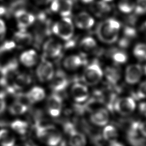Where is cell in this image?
I'll return each instance as SVG.
<instances>
[{
    "label": "cell",
    "instance_id": "44",
    "mask_svg": "<svg viewBox=\"0 0 146 146\" xmlns=\"http://www.w3.org/2000/svg\"><path fill=\"white\" fill-rule=\"evenodd\" d=\"M141 30L146 34V21L141 25Z\"/></svg>",
    "mask_w": 146,
    "mask_h": 146
},
{
    "label": "cell",
    "instance_id": "18",
    "mask_svg": "<svg viewBox=\"0 0 146 146\" xmlns=\"http://www.w3.org/2000/svg\"><path fill=\"white\" fill-rule=\"evenodd\" d=\"M15 137L9 129L2 128L0 129V145L1 146H14Z\"/></svg>",
    "mask_w": 146,
    "mask_h": 146
},
{
    "label": "cell",
    "instance_id": "35",
    "mask_svg": "<svg viewBox=\"0 0 146 146\" xmlns=\"http://www.w3.org/2000/svg\"><path fill=\"white\" fill-rule=\"evenodd\" d=\"M133 95L137 99L146 98V80L140 84L136 93Z\"/></svg>",
    "mask_w": 146,
    "mask_h": 146
},
{
    "label": "cell",
    "instance_id": "43",
    "mask_svg": "<svg viewBox=\"0 0 146 146\" xmlns=\"http://www.w3.org/2000/svg\"><path fill=\"white\" fill-rule=\"evenodd\" d=\"M6 13V9L3 6H0V15H3Z\"/></svg>",
    "mask_w": 146,
    "mask_h": 146
},
{
    "label": "cell",
    "instance_id": "41",
    "mask_svg": "<svg viewBox=\"0 0 146 146\" xmlns=\"http://www.w3.org/2000/svg\"><path fill=\"white\" fill-rule=\"evenodd\" d=\"M35 2L39 5H47L52 0H34Z\"/></svg>",
    "mask_w": 146,
    "mask_h": 146
},
{
    "label": "cell",
    "instance_id": "39",
    "mask_svg": "<svg viewBox=\"0 0 146 146\" xmlns=\"http://www.w3.org/2000/svg\"><path fill=\"white\" fill-rule=\"evenodd\" d=\"M139 131L143 136L146 137V121L140 123Z\"/></svg>",
    "mask_w": 146,
    "mask_h": 146
},
{
    "label": "cell",
    "instance_id": "17",
    "mask_svg": "<svg viewBox=\"0 0 146 146\" xmlns=\"http://www.w3.org/2000/svg\"><path fill=\"white\" fill-rule=\"evenodd\" d=\"M21 63L26 67L34 66L38 61L36 52L33 50H29L23 52L20 56Z\"/></svg>",
    "mask_w": 146,
    "mask_h": 146
},
{
    "label": "cell",
    "instance_id": "22",
    "mask_svg": "<svg viewBox=\"0 0 146 146\" xmlns=\"http://www.w3.org/2000/svg\"><path fill=\"white\" fill-rule=\"evenodd\" d=\"M31 103L39 102L45 97L44 90L40 87H34L32 88L26 94Z\"/></svg>",
    "mask_w": 146,
    "mask_h": 146
},
{
    "label": "cell",
    "instance_id": "27",
    "mask_svg": "<svg viewBox=\"0 0 146 146\" xmlns=\"http://www.w3.org/2000/svg\"><path fill=\"white\" fill-rule=\"evenodd\" d=\"M11 129L19 135H25L28 129L27 122L21 120H16L11 123Z\"/></svg>",
    "mask_w": 146,
    "mask_h": 146
},
{
    "label": "cell",
    "instance_id": "36",
    "mask_svg": "<svg viewBox=\"0 0 146 146\" xmlns=\"http://www.w3.org/2000/svg\"><path fill=\"white\" fill-rule=\"evenodd\" d=\"M131 42V40L130 39L124 36V37H123L120 40L119 42V44L121 48H127L129 46Z\"/></svg>",
    "mask_w": 146,
    "mask_h": 146
},
{
    "label": "cell",
    "instance_id": "23",
    "mask_svg": "<svg viewBox=\"0 0 146 146\" xmlns=\"http://www.w3.org/2000/svg\"><path fill=\"white\" fill-rule=\"evenodd\" d=\"M14 39L16 43L21 46H27L30 44L33 40L31 35L25 30H20L17 32L14 35Z\"/></svg>",
    "mask_w": 146,
    "mask_h": 146
},
{
    "label": "cell",
    "instance_id": "14",
    "mask_svg": "<svg viewBox=\"0 0 146 146\" xmlns=\"http://www.w3.org/2000/svg\"><path fill=\"white\" fill-rule=\"evenodd\" d=\"M90 120L96 126L106 125L109 120V113L105 108H99L94 111L90 115Z\"/></svg>",
    "mask_w": 146,
    "mask_h": 146
},
{
    "label": "cell",
    "instance_id": "6",
    "mask_svg": "<svg viewBox=\"0 0 146 146\" xmlns=\"http://www.w3.org/2000/svg\"><path fill=\"white\" fill-rule=\"evenodd\" d=\"M103 75V72L100 66L97 63H92L85 68L82 79L86 84L92 86L100 82Z\"/></svg>",
    "mask_w": 146,
    "mask_h": 146
},
{
    "label": "cell",
    "instance_id": "13",
    "mask_svg": "<svg viewBox=\"0 0 146 146\" xmlns=\"http://www.w3.org/2000/svg\"><path fill=\"white\" fill-rule=\"evenodd\" d=\"M68 85V80L65 74L60 71L54 74L51 79L50 87L52 90L60 92L64 90Z\"/></svg>",
    "mask_w": 146,
    "mask_h": 146
},
{
    "label": "cell",
    "instance_id": "12",
    "mask_svg": "<svg viewBox=\"0 0 146 146\" xmlns=\"http://www.w3.org/2000/svg\"><path fill=\"white\" fill-rule=\"evenodd\" d=\"M61 44L54 39L47 40L44 44L43 50L44 55L49 58H56L62 51Z\"/></svg>",
    "mask_w": 146,
    "mask_h": 146
},
{
    "label": "cell",
    "instance_id": "10",
    "mask_svg": "<svg viewBox=\"0 0 146 146\" xmlns=\"http://www.w3.org/2000/svg\"><path fill=\"white\" fill-rule=\"evenodd\" d=\"M142 74L143 69L140 65L137 64H131L125 70V79L128 84H133L139 81Z\"/></svg>",
    "mask_w": 146,
    "mask_h": 146
},
{
    "label": "cell",
    "instance_id": "33",
    "mask_svg": "<svg viewBox=\"0 0 146 146\" xmlns=\"http://www.w3.org/2000/svg\"><path fill=\"white\" fill-rule=\"evenodd\" d=\"M135 13L137 15H141L146 13V0H137L135 3L134 9Z\"/></svg>",
    "mask_w": 146,
    "mask_h": 146
},
{
    "label": "cell",
    "instance_id": "45",
    "mask_svg": "<svg viewBox=\"0 0 146 146\" xmlns=\"http://www.w3.org/2000/svg\"><path fill=\"white\" fill-rule=\"evenodd\" d=\"M82 2L84 3H89L90 2H92L94 0H80Z\"/></svg>",
    "mask_w": 146,
    "mask_h": 146
},
{
    "label": "cell",
    "instance_id": "11",
    "mask_svg": "<svg viewBox=\"0 0 146 146\" xmlns=\"http://www.w3.org/2000/svg\"><path fill=\"white\" fill-rule=\"evenodd\" d=\"M15 17L20 30H25L35 21V17L32 14L22 9L18 10L15 13Z\"/></svg>",
    "mask_w": 146,
    "mask_h": 146
},
{
    "label": "cell",
    "instance_id": "31",
    "mask_svg": "<svg viewBox=\"0 0 146 146\" xmlns=\"http://www.w3.org/2000/svg\"><path fill=\"white\" fill-rule=\"evenodd\" d=\"M80 47L84 51H91L95 48L96 46L95 40L92 37L88 36L83 38L80 43Z\"/></svg>",
    "mask_w": 146,
    "mask_h": 146
},
{
    "label": "cell",
    "instance_id": "2",
    "mask_svg": "<svg viewBox=\"0 0 146 146\" xmlns=\"http://www.w3.org/2000/svg\"><path fill=\"white\" fill-rule=\"evenodd\" d=\"M35 132L38 138L48 146H57L62 142V133L53 125H36Z\"/></svg>",
    "mask_w": 146,
    "mask_h": 146
},
{
    "label": "cell",
    "instance_id": "25",
    "mask_svg": "<svg viewBox=\"0 0 146 146\" xmlns=\"http://www.w3.org/2000/svg\"><path fill=\"white\" fill-rule=\"evenodd\" d=\"M92 9L96 14L102 15L110 12L111 7L105 1H98L93 4Z\"/></svg>",
    "mask_w": 146,
    "mask_h": 146
},
{
    "label": "cell",
    "instance_id": "9",
    "mask_svg": "<svg viewBox=\"0 0 146 146\" xmlns=\"http://www.w3.org/2000/svg\"><path fill=\"white\" fill-rule=\"evenodd\" d=\"M47 111L52 117H58L60 115L62 108V100L61 98L56 94L50 95L47 102Z\"/></svg>",
    "mask_w": 146,
    "mask_h": 146
},
{
    "label": "cell",
    "instance_id": "5",
    "mask_svg": "<svg viewBox=\"0 0 146 146\" xmlns=\"http://www.w3.org/2000/svg\"><path fill=\"white\" fill-rule=\"evenodd\" d=\"M63 128L65 133L68 136L70 146H86L87 140L84 134L77 130L72 123H66Z\"/></svg>",
    "mask_w": 146,
    "mask_h": 146
},
{
    "label": "cell",
    "instance_id": "4",
    "mask_svg": "<svg viewBox=\"0 0 146 146\" xmlns=\"http://www.w3.org/2000/svg\"><path fill=\"white\" fill-rule=\"evenodd\" d=\"M52 30L56 35L63 40H67L72 37L74 27L70 18L63 17L53 25Z\"/></svg>",
    "mask_w": 146,
    "mask_h": 146
},
{
    "label": "cell",
    "instance_id": "42",
    "mask_svg": "<svg viewBox=\"0 0 146 146\" xmlns=\"http://www.w3.org/2000/svg\"><path fill=\"white\" fill-rule=\"evenodd\" d=\"M110 146H124V145L122 144L115 140H113L112 141H110Z\"/></svg>",
    "mask_w": 146,
    "mask_h": 146
},
{
    "label": "cell",
    "instance_id": "24",
    "mask_svg": "<svg viewBox=\"0 0 146 146\" xmlns=\"http://www.w3.org/2000/svg\"><path fill=\"white\" fill-rule=\"evenodd\" d=\"M31 82V79L28 75L18 74L15 78L13 83V91L17 89H20L25 87L28 85Z\"/></svg>",
    "mask_w": 146,
    "mask_h": 146
},
{
    "label": "cell",
    "instance_id": "34",
    "mask_svg": "<svg viewBox=\"0 0 146 146\" xmlns=\"http://www.w3.org/2000/svg\"><path fill=\"white\" fill-rule=\"evenodd\" d=\"M124 36L130 39L131 40L134 39L137 35L136 29L132 25H127L124 29Z\"/></svg>",
    "mask_w": 146,
    "mask_h": 146
},
{
    "label": "cell",
    "instance_id": "29",
    "mask_svg": "<svg viewBox=\"0 0 146 146\" xmlns=\"http://www.w3.org/2000/svg\"><path fill=\"white\" fill-rule=\"evenodd\" d=\"M135 3L133 0H120L118 3V8L124 13H129L135 9Z\"/></svg>",
    "mask_w": 146,
    "mask_h": 146
},
{
    "label": "cell",
    "instance_id": "7",
    "mask_svg": "<svg viewBox=\"0 0 146 146\" xmlns=\"http://www.w3.org/2000/svg\"><path fill=\"white\" fill-rule=\"evenodd\" d=\"M135 107V102L131 97L119 98L115 100L113 105V110L122 115L131 114Z\"/></svg>",
    "mask_w": 146,
    "mask_h": 146
},
{
    "label": "cell",
    "instance_id": "46",
    "mask_svg": "<svg viewBox=\"0 0 146 146\" xmlns=\"http://www.w3.org/2000/svg\"><path fill=\"white\" fill-rule=\"evenodd\" d=\"M14 146H31L28 143H21V144H19L17 145H14Z\"/></svg>",
    "mask_w": 146,
    "mask_h": 146
},
{
    "label": "cell",
    "instance_id": "47",
    "mask_svg": "<svg viewBox=\"0 0 146 146\" xmlns=\"http://www.w3.org/2000/svg\"><path fill=\"white\" fill-rule=\"evenodd\" d=\"M143 71H144V73L145 75H146V64H145L143 67Z\"/></svg>",
    "mask_w": 146,
    "mask_h": 146
},
{
    "label": "cell",
    "instance_id": "26",
    "mask_svg": "<svg viewBox=\"0 0 146 146\" xmlns=\"http://www.w3.org/2000/svg\"><path fill=\"white\" fill-rule=\"evenodd\" d=\"M102 136L106 140L112 141L117 136V131L116 128L112 125H107L103 128Z\"/></svg>",
    "mask_w": 146,
    "mask_h": 146
},
{
    "label": "cell",
    "instance_id": "48",
    "mask_svg": "<svg viewBox=\"0 0 146 146\" xmlns=\"http://www.w3.org/2000/svg\"><path fill=\"white\" fill-rule=\"evenodd\" d=\"M113 1V0H103V1H105V2H111V1Z\"/></svg>",
    "mask_w": 146,
    "mask_h": 146
},
{
    "label": "cell",
    "instance_id": "20",
    "mask_svg": "<svg viewBox=\"0 0 146 146\" xmlns=\"http://www.w3.org/2000/svg\"><path fill=\"white\" fill-rule=\"evenodd\" d=\"M105 75L110 83L115 84L120 78V69L117 66L108 67L105 70Z\"/></svg>",
    "mask_w": 146,
    "mask_h": 146
},
{
    "label": "cell",
    "instance_id": "30",
    "mask_svg": "<svg viewBox=\"0 0 146 146\" xmlns=\"http://www.w3.org/2000/svg\"><path fill=\"white\" fill-rule=\"evenodd\" d=\"M134 55L141 61L146 60V44L139 43L133 49Z\"/></svg>",
    "mask_w": 146,
    "mask_h": 146
},
{
    "label": "cell",
    "instance_id": "32",
    "mask_svg": "<svg viewBox=\"0 0 146 146\" xmlns=\"http://www.w3.org/2000/svg\"><path fill=\"white\" fill-rule=\"evenodd\" d=\"M112 58L117 63H124L127 60L128 56L124 51L117 50L112 53Z\"/></svg>",
    "mask_w": 146,
    "mask_h": 146
},
{
    "label": "cell",
    "instance_id": "28",
    "mask_svg": "<svg viewBox=\"0 0 146 146\" xmlns=\"http://www.w3.org/2000/svg\"><path fill=\"white\" fill-rule=\"evenodd\" d=\"M27 108L26 105L17 100L10 106L9 110L12 115H19L25 113L27 110Z\"/></svg>",
    "mask_w": 146,
    "mask_h": 146
},
{
    "label": "cell",
    "instance_id": "3",
    "mask_svg": "<svg viewBox=\"0 0 146 146\" xmlns=\"http://www.w3.org/2000/svg\"><path fill=\"white\" fill-rule=\"evenodd\" d=\"M0 84L5 86L10 91H13V86L15 77L18 75V64L15 61L6 64L1 69Z\"/></svg>",
    "mask_w": 146,
    "mask_h": 146
},
{
    "label": "cell",
    "instance_id": "8",
    "mask_svg": "<svg viewBox=\"0 0 146 146\" xmlns=\"http://www.w3.org/2000/svg\"><path fill=\"white\" fill-rule=\"evenodd\" d=\"M36 76L42 82L51 80L54 76V67L52 63L45 59L42 60L37 67Z\"/></svg>",
    "mask_w": 146,
    "mask_h": 146
},
{
    "label": "cell",
    "instance_id": "16",
    "mask_svg": "<svg viewBox=\"0 0 146 146\" xmlns=\"http://www.w3.org/2000/svg\"><path fill=\"white\" fill-rule=\"evenodd\" d=\"M94 19L86 12L78 14L75 18V25L81 29H89L94 25Z\"/></svg>",
    "mask_w": 146,
    "mask_h": 146
},
{
    "label": "cell",
    "instance_id": "38",
    "mask_svg": "<svg viewBox=\"0 0 146 146\" xmlns=\"http://www.w3.org/2000/svg\"><path fill=\"white\" fill-rule=\"evenodd\" d=\"M6 31V27L5 22L0 19V40L3 38Z\"/></svg>",
    "mask_w": 146,
    "mask_h": 146
},
{
    "label": "cell",
    "instance_id": "40",
    "mask_svg": "<svg viewBox=\"0 0 146 146\" xmlns=\"http://www.w3.org/2000/svg\"><path fill=\"white\" fill-rule=\"evenodd\" d=\"M139 107L140 112L146 116V102L141 103L139 104Z\"/></svg>",
    "mask_w": 146,
    "mask_h": 146
},
{
    "label": "cell",
    "instance_id": "37",
    "mask_svg": "<svg viewBox=\"0 0 146 146\" xmlns=\"http://www.w3.org/2000/svg\"><path fill=\"white\" fill-rule=\"evenodd\" d=\"M6 109V101L3 94H0V115L3 113Z\"/></svg>",
    "mask_w": 146,
    "mask_h": 146
},
{
    "label": "cell",
    "instance_id": "21",
    "mask_svg": "<svg viewBox=\"0 0 146 146\" xmlns=\"http://www.w3.org/2000/svg\"><path fill=\"white\" fill-rule=\"evenodd\" d=\"M81 58L78 55H70L63 61V66L68 70H75L78 68L82 64Z\"/></svg>",
    "mask_w": 146,
    "mask_h": 146
},
{
    "label": "cell",
    "instance_id": "15",
    "mask_svg": "<svg viewBox=\"0 0 146 146\" xmlns=\"http://www.w3.org/2000/svg\"><path fill=\"white\" fill-rule=\"evenodd\" d=\"M71 95L75 102L82 103L88 99L89 92L87 87L85 85L80 83H75L72 86Z\"/></svg>",
    "mask_w": 146,
    "mask_h": 146
},
{
    "label": "cell",
    "instance_id": "1",
    "mask_svg": "<svg viewBox=\"0 0 146 146\" xmlns=\"http://www.w3.org/2000/svg\"><path fill=\"white\" fill-rule=\"evenodd\" d=\"M120 26V22L115 19H106L97 26L96 35L102 42L107 44L113 43L118 39Z\"/></svg>",
    "mask_w": 146,
    "mask_h": 146
},
{
    "label": "cell",
    "instance_id": "19",
    "mask_svg": "<svg viewBox=\"0 0 146 146\" xmlns=\"http://www.w3.org/2000/svg\"><path fill=\"white\" fill-rule=\"evenodd\" d=\"M72 9V0H57V13L63 17H68Z\"/></svg>",
    "mask_w": 146,
    "mask_h": 146
}]
</instances>
